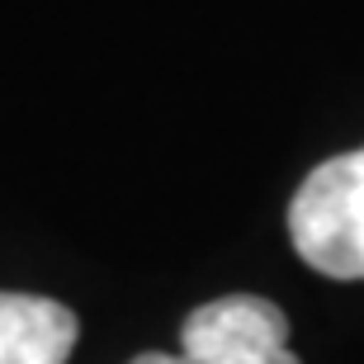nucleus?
Wrapping results in <instances>:
<instances>
[{
  "label": "nucleus",
  "instance_id": "f257e3e1",
  "mask_svg": "<svg viewBox=\"0 0 364 364\" xmlns=\"http://www.w3.org/2000/svg\"><path fill=\"white\" fill-rule=\"evenodd\" d=\"M294 251L326 279H364V147L331 156L289 203Z\"/></svg>",
  "mask_w": 364,
  "mask_h": 364
},
{
  "label": "nucleus",
  "instance_id": "f03ea898",
  "mask_svg": "<svg viewBox=\"0 0 364 364\" xmlns=\"http://www.w3.org/2000/svg\"><path fill=\"white\" fill-rule=\"evenodd\" d=\"M180 346L185 364H303L289 350V317L256 294H232L189 312Z\"/></svg>",
  "mask_w": 364,
  "mask_h": 364
},
{
  "label": "nucleus",
  "instance_id": "7ed1b4c3",
  "mask_svg": "<svg viewBox=\"0 0 364 364\" xmlns=\"http://www.w3.org/2000/svg\"><path fill=\"white\" fill-rule=\"evenodd\" d=\"M81 336L76 312L33 294H0V364H67Z\"/></svg>",
  "mask_w": 364,
  "mask_h": 364
},
{
  "label": "nucleus",
  "instance_id": "20e7f679",
  "mask_svg": "<svg viewBox=\"0 0 364 364\" xmlns=\"http://www.w3.org/2000/svg\"><path fill=\"white\" fill-rule=\"evenodd\" d=\"M128 364H185V355H137Z\"/></svg>",
  "mask_w": 364,
  "mask_h": 364
}]
</instances>
